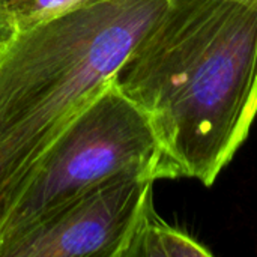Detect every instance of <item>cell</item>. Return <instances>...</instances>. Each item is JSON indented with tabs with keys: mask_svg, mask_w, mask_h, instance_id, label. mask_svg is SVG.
<instances>
[{
	"mask_svg": "<svg viewBox=\"0 0 257 257\" xmlns=\"http://www.w3.org/2000/svg\"><path fill=\"white\" fill-rule=\"evenodd\" d=\"M114 84L149 117L172 178L211 187L257 113V6L170 0Z\"/></svg>",
	"mask_w": 257,
	"mask_h": 257,
	"instance_id": "cell-1",
	"label": "cell"
},
{
	"mask_svg": "<svg viewBox=\"0 0 257 257\" xmlns=\"http://www.w3.org/2000/svg\"><path fill=\"white\" fill-rule=\"evenodd\" d=\"M170 0H98L0 47V230L39 160L114 80Z\"/></svg>",
	"mask_w": 257,
	"mask_h": 257,
	"instance_id": "cell-2",
	"label": "cell"
},
{
	"mask_svg": "<svg viewBox=\"0 0 257 257\" xmlns=\"http://www.w3.org/2000/svg\"><path fill=\"white\" fill-rule=\"evenodd\" d=\"M125 170L172 178L149 117L113 80L42 155L0 230V244L75 194Z\"/></svg>",
	"mask_w": 257,
	"mask_h": 257,
	"instance_id": "cell-3",
	"label": "cell"
},
{
	"mask_svg": "<svg viewBox=\"0 0 257 257\" xmlns=\"http://www.w3.org/2000/svg\"><path fill=\"white\" fill-rule=\"evenodd\" d=\"M155 181L142 170L113 175L0 244V257H120Z\"/></svg>",
	"mask_w": 257,
	"mask_h": 257,
	"instance_id": "cell-4",
	"label": "cell"
},
{
	"mask_svg": "<svg viewBox=\"0 0 257 257\" xmlns=\"http://www.w3.org/2000/svg\"><path fill=\"white\" fill-rule=\"evenodd\" d=\"M211 254L190 235L161 220L151 199L130 233L120 257H209Z\"/></svg>",
	"mask_w": 257,
	"mask_h": 257,
	"instance_id": "cell-5",
	"label": "cell"
},
{
	"mask_svg": "<svg viewBox=\"0 0 257 257\" xmlns=\"http://www.w3.org/2000/svg\"><path fill=\"white\" fill-rule=\"evenodd\" d=\"M98 0H2L14 27L24 30Z\"/></svg>",
	"mask_w": 257,
	"mask_h": 257,
	"instance_id": "cell-6",
	"label": "cell"
},
{
	"mask_svg": "<svg viewBox=\"0 0 257 257\" xmlns=\"http://www.w3.org/2000/svg\"><path fill=\"white\" fill-rule=\"evenodd\" d=\"M15 33V27L0 0V47H3Z\"/></svg>",
	"mask_w": 257,
	"mask_h": 257,
	"instance_id": "cell-7",
	"label": "cell"
},
{
	"mask_svg": "<svg viewBox=\"0 0 257 257\" xmlns=\"http://www.w3.org/2000/svg\"><path fill=\"white\" fill-rule=\"evenodd\" d=\"M236 2H242V3L251 5V6H257V0H236Z\"/></svg>",
	"mask_w": 257,
	"mask_h": 257,
	"instance_id": "cell-8",
	"label": "cell"
}]
</instances>
